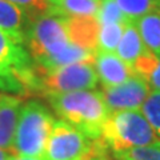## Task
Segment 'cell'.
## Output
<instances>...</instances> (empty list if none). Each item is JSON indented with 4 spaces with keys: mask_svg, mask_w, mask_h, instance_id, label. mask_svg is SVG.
<instances>
[{
    "mask_svg": "<svg viewBox=\"0 0 160 160\" xmlns=\"http://www.w3.org/2000/svg\"><path fill=\"white\" fill-rule=\"evenodd\" d=\"M22 106V96L0 92V148L2 149L13 152L15 133Z\"/></svg>",
    "mask_w": 160,
    "mask_h": 160,
    "instance_id": "30bf717a",
    "label": "cell"
},
{
    "mask_svg": "<svg viewBox=\"0 0 160 160\" xmlns=\"http://www.w3.org/2000/svg\"><path fill=\"white\" fill-rule=\"evenodd\" d=\"M8 2L22 8L31 20L44 13H48L49 11V3L47 0H8Z\"/></svg>",
    "mask_w": 160,
    "mask_h": 160,
    "instance_id": "44dd1931",
    "label": "cell"
},
{
    "mask_svg": "<svg viewBox=\"0 0 160 160\" xmlns=\"http://www.w3.org/2000/svg\"><path fill=\"white\" fill-rule=\"evenodd\" d=\"M24 44L39 72L95 60V52L71 43L63 16L51 12L31 20Z\"/></svg>",
    "mask_w": 160,
    "mask_h": 160,
    "instance_id": "6da1fadb",
    "label": "cell"
},
{
    "mask_svg": "<svg viewBox=\"0 0 160 160\" xmlns=\"http://www.w3.org/2000/svg\"><path fill=\"white\" fill-rule=\"evenodd\" d=\"M140 111L144 113L149 124L155 129L158 138L160 139V92L151 91L146 99V102L140 108Z\"/></svg>",
    "mask_w": 160,
    "mask_h": 160,
    "instance_id": "ac0fdd59",
    "label": "cell"
},
{
    "mask_svg": "<svg viewBox=\"0 0 160 160\" xmlns=\"http://www.w3.org/2000/svg\"><path fill=\"white\" fill-rule=\"evenodd\" d=\"M93 67L99 82L104 88L119 86L132 75H135L132 67L123 62L116 55V52L96 51Z\"/></svg>",
    "mask_w": 160,
    "mask_h": 160,
    "instance_id": "9c48e42d",
    "label": "cell"
},
{
    "mask_svg": "<svg viewBox=\"0 0 160 160\" xmlns=\"http://www.w3.org/2000/svg\"><path fill=\"white\" fill-rule=\"evenodd\" d=\"M100 0H56L49 4L51 13L63 18L71 16H96Z\"/></svg>",
    "mask_w": 160,
    "mask_h": 160,
    "instance_id": "9a60e30c",
    "label": "cell"
},
{
    "mask_svg": "<svg viewBox=\"0 0 160 160\" xmlns=\"http://www.w3.org/2000/svg\"><path fill=\"white\" fill-rule=\"evenodd\" d=\"M36 73L39 78L38 91L46 96L95 89L99 82L92 62L67 64L51 71H36Z\"/></svg>",
    "mask_w": 160,
    "mask_h": 160,
    "instance_id": "8992f818",
    "label": "cell"
},
{
    "mask_svg": "<svg viewBox=\"0 0 160 160\" xmlns=\"http://www.w3.org/2000/svg\"><path fill=\"white\" fill-rule=\"evenodd\" d=\"M124 24L113 23V24H103V26H100L99 39H98V51L116 52V48L123 35Z\"/></svg>",
    "mask_w": 160,
    "mask_h": 160,
    "instance_id": "e0dca14e",
    "label": "cell"
},
{
    "mask_svg": "<svg viewBox=\"0 0 160 160\" xmlns=\"http://www.w3.org/2000/svg\"><path fill=\"white\" fill-rule=\"evenodd\" d=\"M47 2H48L49 4H51V3H53V2H56V0H47Z\"/></svg>",
    "mask_w": 160,
    "mask_h": 160,
    "instance_id": "484cf974",
    "label": "cell"
},
{
    "mask_svg": "<svg viewBox=\"0 0 160 160\" xmlns=\"http://www.w3.org/2000/svg\"><path fill=\"white\" fill-rule=\"evenodd\" d=\"M9 160H46L44 158H32V156H13Z\"/></svg>",
    "mask_w": 160,
    "mask_h": 160,
    "instance_id": "d4e9b609",
    "label": "cell"
},
{
    "mask_svg": "<svg viewBox=\"0 0 160 160\" xmlns=\"http://www.w3.org/2000/svg\"><path fill=\"white\" fill-rule=\"evenodd\" d=\"M71 43L96 53L100 23L96 16L63 18Z\"/></svg>",
    "mask_w": 160,
    "mask_h": 160,
    "instance_id": "8fae6325",
    "label": "cell"
},
{
    "mask_svg": "<svg viewBox=\"0 0 160 160\" xmlns=\"http://www.w3.org/2000/svg\"><path fill=\"white\" fill-rule=\"evenodd\" d=\"M29 23L31 19L22 8L8 0H0V29L8 36L20 44H24Z\"/></svg>",
    "mask_w": 160,
    "mask_h": 160,
    "instance_id": "7c38bea8",
    "label": "cell"
},
{
    "mask_svg": "<svg viewBox=\"0 0 160 160\" xmlns=\"http://www.w3.org/2000/svg\"><path fill=\"white\" fill-rule=\"evenodd\" d=\"M55 113L92 140L102 139V132L111 111L100 91L87 89L47 95Z\"/></svg>",
    "mask_w": 160,
    "mask_h": 160,
    "instance_id": "7a4b0ae2",
    "label": "cell"
},
{
    "mask_svg": "<svg viewBox=\"0 0 160 160\" xmlns=\"http://www.w3.org/2000/svg\"><path fill=\"white\" fill-rule=\"evenodd\" d=\"M100 92L111 112L133 111L142 108L151 92V87L146 79L135 73L119 86L103 87Z\"/></svg>",
    "mask_w": 160,
    "mask_h": 160,
    "instance_id": "ba28073f",
    "label": "cell"
},
{
    "mask_svg": "<svg viewBox=\"0 0 160 160\" xmlns=\"http://www.w3.org/2000/svg\"><path fill=\"white\" fill-rule=\"evenodd\" d=\"M135 24L146 48L156 58H160V8L144 15Z\"/></svg>",
    "mask_w": 160,
    "mask_h": 160,
    "instance_id": "5bb4252c",
    "label": "cell"
},
{
    "mask_svg": "<svg viewBox=\"0 0 160 160\" xmlns=\"http://www.w3.org/2000/svg\"><path fill=\"white\" fill-rule=\"evenodd\" d=\"M53 124V115L40 102L23 103L12 148L15 156L43 158Z\"/></svg>",
    "mask_w": 160,
    "mask_h": 160,
    "instance_id": "5b68a950",
    "label": "cell"
},
{
    "mask_svg": "<svg viewBox=\"0 0 160 160\" xmlns=\"http://www.w3.org/2000/svg\"><path fill=\"white\" fill-rule=\"evenodd\" d=\"M102 140L113 153L160 146V139L140 109L111 112L104 124Z\"/></svg>",
    "mask_w": 160,
    "mask_h": 160,
    "instance_id": "3957f363",
    "label": "cell"
},
{
    "mask_svg": "<svg viewBox=\"0 0 160 160\" xmlns=\"http://www.w3.org/2000/svg\"><path fill=\"white\" fill-rule=\"evenodd\" d=\"M15 156V153L11 151H6V149L0 148V160H9Z\"/></svg>",
    "mask_w": 160,
    "mask_h": 160,
    "instance_id": "cb8c5ba5",
    "label": "cell"
},
{
    "mask_svg": "<svg viewBox=\"0 0 160 160\" xmlns=\"http://www.w3.org/2000/svg\"><path fill=\"white\" fill-rule=\"evenodd\" d=\"M100 140H92L63 120L55 122L43 158L46 160H87Z\"/></svg>",
    "mask_w": 160,
    "mask_h": 160,
    "instance_id": "52a82bcc",
    "label": "cell"
},
{
    "mask_svg": "<svg viewBox=\"0 0 160 160\" xmlns=\"http://www.w3.org/2000/svg\"><path fill=\"white\" fill-rule=\"evenodd\" d=\"M128 22H136L144 15L160 8V0H115Z\"/></svg>",
    "mask_w": 160,
    "mask_h": 160,
    "instance_id": "2e32d148",
    "label": "cell"
},
{
    "mask_svg": "<svg viewBox=\"0 0 160 160\" xmlns=\"http://www.w3.org/2000/svg\"><path fill=\"white\" fill-rule=\"evenodd\" d=\"M147 82L151 87V91H159L160 92V58H158V63L155 66L153 71L148 75Z\"/></svg>",
    "mask_w": 160,
    "mask_h": 160,
    "instance_id": "7402d4cb",
    "label": "cell"
},
{
    "mask_svg": "<svg viewBox=\"0 0 160 160\" xmlns=\"http://www.w3.org/2000/svg\"><path fill=\"white\" fill-rule=\"evenodd\" d=\"M147 51L148 49L144 46L135 22H127L124 24L122 39L116 48V55L123 62L132 67L136 60Z\"/></svg>",
    "mask_w": 160,
    "mask_h": 160,
    "instance_id": "4fadbf2b",
    "label": "cell"
},
{
    "mask_svg": "<svg viewBox=\"0 0 160 160\" xmlns=\"http://www.w3.org/2000/svg\"><path fill=\"white\" fill-rule=\"evenodd\" d=\"M107 148H108V147L106 146V144H104L103 140H100L98 148L95 149V152H93L87 160H109V159L107 158V155H106Z\"/></svg>",
    "mask_w": 160,
    "mask_h": 160,
    "instance_id": "603a6c76",
    "label": "cell"
},
{
    "mask_svg": "<svg viewBox=\"0 0 160 160\" xmlns=\"http://www.w3.org/2000/svg\"><path fill=\"white\" fill-rule=\"evenodd\" d=\"M96 18L99 20L100 26H103V24H113V23L124 24L128 22L115 0H100Z\"/></svg>",
    "mask_w": 160,
    "mask_h": 160,
    "instance_id": "d6986e66",
    "label": "cell"
},
{
    "mask_svg": "<svg viewBox=\"0 0 160 160\" xmlns=\"http://www.w3.org/2000/svg\"><path fill=\"white\" fill-rule=\"evenodd\" d=\"M118 160H160V146L133 148L126 152L113 153Z\"/></svg>",
    "mask_w": 160,
    "mask_h": 160,
    "instance_id": "ffe728a7",
    "label": "cell"
},
{
    "mask_svg": "<svg viewBox=\"0 0 160 160\" xmlns=\"http://www.w3.org/2000/svg\"><path fill=\"white\" fill-rule=\"evenodd\" d=\"M38 86L36 68L28 51L0 29V91L22 96L38 91Z\"/></svg>",
    "mask_w": 160,
    "mask_h": 160,
    "instance_id": "277c9868",
    "label": "cell"
}]
</instances>
